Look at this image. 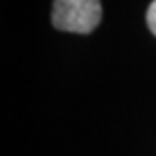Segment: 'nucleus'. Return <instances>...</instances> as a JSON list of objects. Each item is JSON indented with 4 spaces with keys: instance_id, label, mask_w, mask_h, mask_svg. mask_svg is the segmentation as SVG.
<instances>
[{
    "instance_id": "obj_1",
    "label": "nucleus",
    "mask_w": 156,
    "mask_h": 156,
    "mask_svg": "<svg viewBox=\"0 0 156 156\" xmlns=\"http://www.w3.org/2000/svg\"><path fill=\"white\" fill-rule=\"evenodd\" d=\"M102 9L99 0H54L52 24L71 33H90L99 24Z\"/></svg>"
},
{
    "instance_id": "obj_2",
    "label": "nucleus",
    "mask_w": 156,
    "mask_h": 156,
    "mask_svg": "<svg viewBox=\"0 0 156 156\" xmlns=\"http://www.w3.org/2000/svg\"><path fill=\"white\" fill-rule=\"evenodd\" d=\"M146 19H147V26H149V30L156 35V0L149 5V9H147V16H146Z\"/></svg>"
}]
</instances>
